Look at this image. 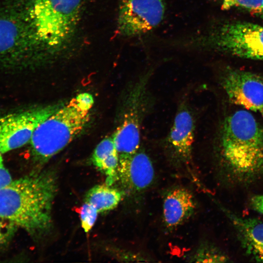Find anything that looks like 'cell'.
I'll use <instances>...</instances> for the list:
<instances>
[{
    "mask_svg": "<svg viewBox=\"0 0 263 263\" xmlns=\"http://www.w3.org/2000/svg\"><path fill=\"white\" fill-rule=\"evenodd\" d=\"M123 193L111 185H98L89 189L85 195V202L93 205L99 213L115 208L123 198Z\"/></svg>",
    "mask_w": 263,
    "mask_h": 263,
    "instance_id": "obj_15",
    "label": "cell"
},
{
    "mask_svg": "<svg viewBox=\"0 0 263 263\" xmlns=\"http://www.w3.org/2000/svg\"><path fill=\"white\" fill-rule=\"evenodd\" d=\"M224 10L244 11L263 20V0H219Z\"/></svg>",
    "mask_w": 263,
    "mask_h": 263,
    "instance_id": "obj_16",
    "label": "cell"
},
{
    "mask_svg": "<svg viewBox=\"0 0 263 263\" xmlns=\"http://www.w3.org/2000/svg\"><path fill=\"white\" fill-rule=\"evenodd\" d=\"M91 161L105 175L106 184L111 186L118 180L119 155L112 135L106 137L97 144Z\"/></svg>",
    "mask_w": 263,
    "mask_h": 263,
    "instance_id": "obj_14",
    "label": "cell"
},
{
    "mask_svg": "<svg viewBox=\"0 0 263 263\" xmlns=\"http://www.w3.org/2000/svg\"><path fill=\"white\" fill-rule=\"evenodd\" d=\"M30 44L37 40L49 47L67 41L78 21L81 0H6Z\"/></svg>",
    "mask_w": 263,
    "mask_h": 263,
    "instance_id": "obj_2",
    "label": "cell"
},
{
    "mask_svg": "<svg viewBox=\"0 0 263 263\" xmlns=\"http://www.w3.org/2000/svg\"><path fill=\"white\" fill-rule=\"evenodd\" d=\"M165 11L164 0H122L118 12V32L130 38L144 35L161 23Z\"/></svg>",
    "mask_w": 263,
    "mask_h": 263,
    "instance_id": "obj_8",
    "label": "cell"
},
{
    "mask_svg": "<svg viewBox=\"0 0 263 263\" xmlns=\"http://www.w3.org/2000/svg\"><path fill=\"white\" fill-rule=\"evenodd\" d=\"M12 180L11 174L4 165L2 153L0 152V189L9 185Z\"/></svg>",
    "mask_w": 263,
    "mask_h": 263,
    "instance_id": "obj_20",
    "label": "cell"
},
{
    "mask_svg": "<svg viewBox=\"0 0 263 263\" xmlns=\"http://www.w3.org/2000/svg\"><path fill=\"white\" fill-rule=\"evenodd\" d=\"M18 228L13 222L0 216V248L10 244Z\"/></svg>",
    "mask_w": 263,
    "mask_h": 263,
    "instance_id": "obj_19",
    "label": "cell"
},
{
    "mask_svg": "<svg viewBox=\"0 0 263 263\" xmlns=\"http://www.w3.org/2000/svg\"><path fill=\"white\" fill-rule=\"evenodd\" d=\"M179 42L178 45L185 48L212 51L263 61V25L255 22H223Z\"/></svg>",
    "mask_w": 263,
    "mask_h": 263,
    "instance_id": "obj_5",
    "label": "cell"
},
{
    "mask_svg": "<svg viewBox=\"0 0 263 263\" xmlns=\"http://www.w3.org/2000/svg\"><path fill=\"white\" fill-rule=\"evenodd\" d=\"M232 221L246 253L256 261L263 263V221L245 218L225 210Z\"/></svg>",
    "mask_w": 263,
    "mask_h": 263,
    "instance_id": "obj_13",
    "label": "cell"
},
{
    "mask_svg": "<svg viewBox=\"0 0 263 263\" xmlns=\"http://www.w3.org/2000/svg\"><path fill=\"white\" fill-rule=\"evenodd\" d=\"M98 211L92 205L85 202L80 210V219L82 228L86 233L89 232L94 225Z\"/></svg>",
    "mask_w": 263,
    "mask_h": 263,
    "instance_id": "obj_18",
    "label": "cell"
},
{
    "mask_svg": "<svg viewBox=\"0 0 263 263\" xmlns=\"http://www.w3.org/2000/svg\"><path fill=\"white\" fill-rule=\"evenodd\" d=\"M150 74L149 71L139 77L125 97L121 121L112 135L119 158L129 157L139 149L141 127L151 104L148 89Z\"/></svg>",
    "mask_w": 263,
    "mask_h": 263,
    "instance_id": "obj_6",
    "label": "cell"
},
{
    "mask_svg": "<svg viewBox=\"0 0 263 263\" xmlns=\"http://www.w3.org/2000/svg\"><path fill=\"white\" fill-rule=\"evenodd\" d=\"M62 105H48L0 116V152L4 154L29 143L38 126Z\"/></svg>",
    "mask_w": 263,
    "mask_h": 263,
    "instance_id": "obj_7",
    "label": "cell"
},
{
    "mask_svg": "<svg viewBox=\"0 0 263 263\" xmlns=\"http://www.w3.org/2000/svg\"><path fill=\"white\" fill-rule=\"evenodd\" d=\"M154 176L152 161L142 149L128 157L119 159L118 180L131 194L145 191L152 184Z\"/></svg>",
    "mask_w": 263,
    "mask_h": 263,
    "instance_id": "obj_10",
    "label": "cell"
},
{
    "mask_svg": "<svg viewBox=\"0 0 263 263\" xmlns=\"http://www.w3.org/2000/svg\"><path fill=\"white\" fill-rule=\"evenodd\" d=\"M251 201L253 208L263 214V194L254 196Z\"/></svg>",
    "mask_w": 263,
    "mask_h": 263,
    "instance_id": "obj_21",
    "label": "cell"
},
{
    "mask_svg": "<svg viewBox=\"0 0 263 263\" xmlns=\"http://www.w3.org/2000/svg\"><path fill=\"white\" fill-rule=\"evenodd\" d=\"M57 191L56 177L49 171L34 172L0 189V216L34 237L49 231Z\"/></svg>",
    "mask_w": 263,
    "mask_h": 263,
    "instance_id": "obj_1",
    "label": "cell"
},
{
    "mask_svg": "<svg viewBox=\"0 0 263 263\" xmlns=\"http://www.w3.org/2000/svg\"><path fill=\"white\" fill-rule=\"evenodd\" d=\"M190 262L220 263L227 261V257L216 247L204 244L201 245L188 258Z\"/></svg>",
    "mask_w": 263,
    "mask_h": 263,
    "instance_id": "obj_17",
    "label": "cell"
},
{
    "mask_svg": "<svg viewBox=\"0 0 263 263\" xmlns=\"http://www.w3.org/2000/svg\"><path fill=\"white\" fill-rule=\"evenodd\" d=\"M260 112L261 113L262 116L263 117V108L260 111Z\"/></svg>",
    "mask_w": 263,
    "mask_h": 263,
    "instance_id": "obj_22",
    "label": "cell"
},
{
    "mask_svg": "<svg viewBox=\"0 0 263 263\" xmlns=\"http://www.w3.org/2000/svg\"><path fill=\"white\" fill-rule=\"evenodd\" d=\"M221 150L236 176L251 178L263 171V128L249 112L239 110L225 119Z\"/></svg>",
    "mask_w": 263,
    "mask_h": 263,
    "instance_id": "obj_4",
    "label": "cell"
},
{
    "mask_svg": "<svg viewBox=\"0 0 263 263\" xmlns=\"http://www.w3.org/2000/svg\"><path fill=\"white\" fill-rule=\"evenodd\" d=\"M94 103L91 94H79L40 124L29 142L34 161L43 165L79 135L89 122Z\"/></svg>",
    "mask_w": 263,
    "mask_h": 263,
    "instance_id": "obj_3",
    "label": "cell"
},
{
    "mask_svg": "<svg viewBox=\"0 0 263 263\" xmlns=\"http://www.w3.org/2000/svg\"><path fill=\"white\" fill-rule=\"evenodd\" d=\"M196 203L187 189L177 188L166 194L163 204V215L167 227L173 229L182 224L194 213Z\"/></svg>",
    "mask_w": 263,
    "mask_h": 263,
    "instance_id": "obj_12",
    "label": "cell"
},
{
    "mask_svg": "<svg viewBox=\"0 0 263 263\" xmlns=\"http://www.w3.org/2000/svg\"><path fill=\"white\" fill-rule=\"evenodd\" d=\"M193 116L186 103L181 104L166 138V146L179 161L188 164L191 161L194 139Z\"/></svg>",
    "mask_w": 263,
    "mask_h": 263,
    "instance_id": "obj_11",
    "label": "cell"
},
{
    "mask_svg": "<svg viewBox=\"0 0 263 263\" xmlns=\"http://www.w3.org/2000/svg\"><path fill=\"white\" fill-rule=\"evenodd\" d=\"M221 85L231 103L255 112L263 108V77L259 75L228 69L222 76Z\"/></svg>",
    "mask_w": 263,
    "mask_h": 263,
    "instance_id": "obj_9",
    "label": "cell"
}]
</instances>
